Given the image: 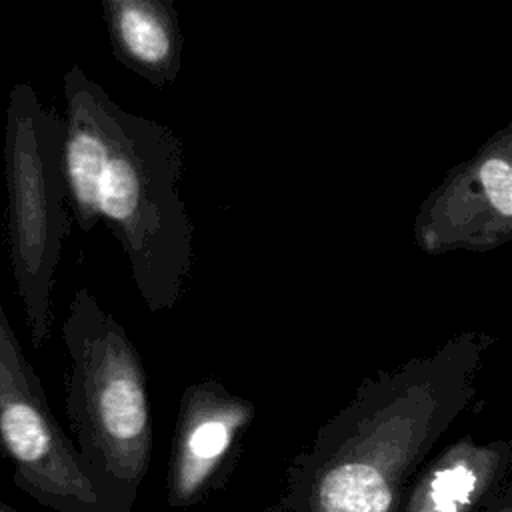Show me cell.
Segmentation results:
<instances>
[{"label": "cell", "instance_id": "6da1fadb", "mask_svg": "<svg viewBox=\"0 0 512 512\" xmlns=\"http://www.w3.org/2000/svg\"><path fill=\"white\" fill-rule=\"evenodd\" d=\"M492 344L466 330L366 376L288 462L262 512H400L416 470L472 404Z\"/></svg>", "mask_w": 512, "mask_h": 512}, {"label": "cell", "instance_id": "7a4b0ae2", "mask_svg": "<svg viewBox=\"0 0 512 512\" xmlns=\"http://www.w3.org/2000/svg\"><path fill=\"white\" fill-rule=\"evenodd\" d=\"M62 168L82 232L118 240L142 304L168 312L194 264V224L180 196L184 146L166 124L124 110L74 64L64 74Z\"/></svg>", "mask_w": 512, "mask_h": 512}, {"label": "cell", "instance_id": "3957f363", "mask_svg": "<svg viewBox=\"0 0 512 512\" xmlns=\"http://www.w3.org/2000/svg\"><path fill=\"white\" fill-rule=\"evenodd\" d=\"M62 340L72 442L108 512H132L152 458L144 362L126 328L86 286L68 304Z\"/></svg>", "mask_w": 512, "mask_h": 512}, {"label": "cell", "instance_id": "277c9868", "mask_svg": "<svg viewBox=\"0 0 512 512\" xmlns=\"http://www.w3.org/2000/svg\"><path fill=\"white\" fill-rule=\"evenodd\" d=\"M6 120L8 258L32 346L52 332V288L68 232L64 120L28 84H14Z\"/></svg>", "mask_w": 512, "mask_h": 512}, {"label": "cell", "instance_id": "5b68a950", "mask_svg": "<svg viewBox=\"0 0 512 512\" xmlns=\"http://www.w3.org/2000/svg\"><path fill=\"white\" fill-rule=\"evenodd\" d=\"M0 452L12 482L52 512H108L74 442L54 418L0 302Z\"/></svg>", "mask_w": 512, "mask_h": 512}, {"label": "cell", "instance_id": "8992f818", "mask_svg": "<svg viewBox=\"0 0 512 512\" xmlns=\"http://www.w3.org/2000/svg\"><path fill=\"white\" fill-rule=\"evenodd\" d=\"M412 236L430 256L490 252L512 240V122L428 192L414 214Z\"/></svg>", "mask_w": 512, "mask_h": 512}, {"label": "cell", "instance_id": "52a82bcc", "mask_svg": "<svg viewBox=\"0 0 512 512\" xmlns=\"http://www.w3.org/2000/svg\"><path fill=\"white\" fill-rule=\"evenodd\" d=\"M254 418L256 406L214 376L184 388L166 472L168 506H196L224 486Z\"/></svg>", "mask_w": 512, "mask_h": 512}, {"label": "cell", "instance_id": "ba28073f", "mask_svg": "<svg viewBox=\"0 0 512 512\" xmlns=\"http://www.w3.org/2000/svg\"><path fill=\"white\" fill-rule=\"evenodd\" d=\"M512 440L464 434L416 470L400 512H482L510 480Z\"/></svg>", "mask_w": 512, "mask_h": 512}, {"label": "cell", "instance_id": "9c48e42d", "mask_svg": "<svg viewBox=\"0 0 512 512\" xmlns=\"http://www.w3.org/2000/svg\"><path fill=\"white\" fill-rule=\"evenodd\" d=\"M114 58L156 88L176 82L184 34L174 0H100Z\"/></svg>", "mask_w": 512, "mask_h": 512}, {"label": "cell", "instance_id": "30bf717a", "mask_svg": "<svg viewBox=\"0 0 512 512\" xmlns=\"http://www.w3.org/2000/svg\"><path fill=\"white\" fill-rule=\"evenodd\" d=\"M0 512H18V510H16V508H12V506H8L6 502H2V500H0Z\"/></svg>", "mask_w": 512, "mask_h": 512}]
</instances>
